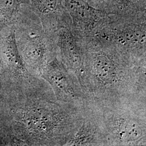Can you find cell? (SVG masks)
<instances>
[{"label":"cell","instance_id":"6da1fadb","mask_svg":"<svg viewBox=\"0 0 146 146\" xmlns=\"http://www.w3.org/2000/svg\"><path fill=\"white\" fill-rule=\"evenodd\" d=\"M84 62L81 84L101 103L122 102L145 90L140 61L96 36L81 38Z\"/></svg>","mask_w":146,"mask_h":146},{"label":"cell","instance_id":"7a4b0ae2","mask_svg":"<svg viewBox=\"0 0 146 146\" xmlns=\"http://www.w3.org/2000/svg\"><path fill=\"white\" fill-rule=\"evenodd\" d=\"M146 15H108L94 36L110 43L125 55L146 60Z\"/></svg>","mask_w":146,"mask_h":146},{"label":"cell","instance_id":"8992f818","mask_svg":"<svg viewBox=\"0 0 146 146\" xmlns=\"http://www.w3.org/2000/svg\"><path fill=\"white\" fill-rule=\"evenodd\" d=\"M55 43L61 61L78 79L81 84L84 62V49L81 39L70 27H61L54 31Z\"/></svg>","mask_w":146,"mask_h":146},{"label":"cell","instance_id":"ba28073f","mask_svg":"<svg viewBox=\"0 0 146 146\" xmlns=\"http://www.w3.org/2000/svg\"><path fill=\"white\" fill-rule=\"evenodd\" d=\"M94 7L104 11L108 15H146V0H98Z\"/></svg>","mask_w":146,"mask_h":146},{"label":"cell","instance_id":"5b68a950","mask_svg":"<svg viewBox=\"0 0 146 146\" xmlns=\"http://www.w3.org/2000/svg\"><path fill=\"white\" fill-rule=\"evenodd\" d=\"M71 21L70 28L81 38L93 36L108 14L86 0H63Z\"/></svg>","mask_w":146,"mask_h":146},{"label":"cell","instance_id":"52a82bcc","mask_svg":"<svg viewBox=\"0 0 146 146\" xmlns=\"http://www.w3.org/2000/svg\"><path fill=\"white\" fill-rule=\"evenodd\" d=\"M85 116L78 131L67 142V146H92L107 144L106 138L98 115Z\"/></svg>","mask_w":146,"mask_h":146},{"label":"cell","instance_id":"9c48e42d","mask_svg":"<svg viewBox=\"0 0 146 146\" xmlns=\"http://www.w3.org/2000/svg\"><path fill=\"white\" fill-rule=\"evenodd\" d=\"M15 0H0V5L4 8H10L15 3Z\"/></svg>","mask_w":146,"mask_h":146},{"label":"cell","instance_id":"3957f363","mask_svg":"<svg viewBox=\"0 0 146 146\" xmlns=\"http://www.w3.org/2000/svg\"><path fill=\"white\" fill-rule=\"evenodd\" d=\"M122 102L104 105L102 118L99 116L107 143L113 145H140L146 137L145 115L143 116L134 108L122 109Z\"/></svg>","mask_w":146,"mask_h":146},{"label":"cell","instance_id":"30bf717a","mask_svg":"<svg viewBox=\"0 0 146 146\" xmlns=\"http://www.w3.org/2000/svg\"><path fill=\"white\" fill-rule=\"evenodd\" d=\"M98 1V0H95V2H94V5H95V3L96 2V1Z\"/></svg>","mask_w":146,"mask_h":146},{"label":"cell","instance_id":"277c9868","mask_svg":"<svg viewBox=\"0 0 146 146\" xmlns=\"http://www.w3.org/2000/svg\"><path fill=\"white\" fill-rule=\"evenodd\" d=\"M42 76L51 85L58 101L84 108L90 101L78 78L56 58L45 65Z\"/></svg>","mask_w":146,"mask_h":146}]
</instances>
